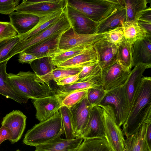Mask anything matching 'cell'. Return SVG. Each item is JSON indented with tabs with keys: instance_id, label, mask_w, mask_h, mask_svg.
Listing matches in <instances>:
<instances>
[{
	"instance_id": "1",
	"label": "cell",
	"mask_w": 151,
	"mask_h": 151,
	"mask_svg": "<svg viewBox=\"0 0 151 151\" xmlns=\"http://www.w3.org/2000/svg\"><path fill=\"white\" fill-rule=\"evenodd\" d=\"M151 122V78L143 76L131 102L122 130L126 138L136 132L144 123Z\"/></svg>"
},
{
	"instance_id": "2",
	"label": "cell",
	"mask_w": 151,
	"mask_h": 151,
	"mask_svg": "<svg viewBox=\"0 0 151 151\" xmlns=\"http://www.w3.org/2000/svg\"><path fill=\"white\" fill-rule=\"evenodd\" d=\"M36 75L30 71H20L17 74H8L6 82L15 91L23 98L35 99L56 94L50 85L36 80Z\"/></svg>"
},
{
	"instance_id": "3",
	"label": "cell",
	"mask_w": 151,
	"mask_h": 151,
	"mask_svg": "<svg viewBox=\"0 0 151 151\" xmlns=\"http://www.w3.org/2000/svg\"><path fill=\"white\" fill-rule=\"evenodd\" d=\"M64 133L61 116L58 111L51 117L28 130L23 142L26 145L35 147L60 137Z\"/></svg>"
},
{
	"instance_id": "4",
	"label": "cell",
	"mask_w": 151,
	"mask_h": 151,
	"mask_svg": "<svg viewBox=\"0 0 151 151\" xmlns=\"http://www.w3.org/2000/svg\"><path fill=\"white\" fill-rule=\"evenodd\" d=\"M67 5L100 23L124 6L122 0H67Z\"/></svg>"
},
{
	"instance_id": "5",
	"label": "cell",
	"mask_w": 151,
	"mask_h": 151,
	"mask_svg": "<svg viewBox=\"0 0 151 151\" xmlns=\"http://www.w3.org/2000/svg\"><path fill=\"white\" fill-rule=\"evenodd\" d=\"M99 105L104 106L109 105L113 108L116 122L118 127L121 128L127 118L130 108L124 84L106 91L105 96Z\"/></svg>"
},
{
	"instance_id": "6",
	"label": "cell",
	"mask_w": 151,
	"mask_h": 151,
	"mask_svg": "<svg viewBox=\"0 0 151 151\" xmlns=\"http://www.w3.org/2000/svg\"><path fill=\"white\" fill-rule=\"evenodd\" d=\"M97 106L101 107L105 132V138L113 151H123L125 148L124 135L116 124L114 111L109 105Z\"/></svg>"
},
{
	"instance_id": "7",
	"label": "cell",
	"mask_w": 151,
	"mask_h": 151,
	"mask_svg": "<svg viewBox=\"0 0 151 151\" xmlns=\"http://www.w3.org/2000/svg\"><path fill=\"white\" fill-rule=\"evenodd\" d=\"M67 0H24L15 10L41 18L65 9Z\"/></svg>"
},
{
	"instance_id": "8",
	"label": "cell",
	"mask_w": 151,
	"mask_h": 151,
	"mask_svg": "<svg viewBox=\"0 0 151 151\" xmlns=\"http://www.w3.org/2000/svg\"><path fill=\"white\" fill-rule=\"evenodd\" d=\"M71 27L65 12V14L59 20L50 25L36 37L30 40L19 41L11 52L10 58L53 35L64 32Z\"/></svg>"
},
{
	"instance_id": "9",
	"label": "cell",
	"mask_w": 151,
	"mask_h": 151,
	"mask_svg": "<svg viewBox=\"0 0 151 151\" xmlns=\"http://www.w3.org/2000/svg\"><path fill=\"white\" fill-rule=\"evenodd\" d=\"M131 70L117 60L108 68L101 70L100 85L106 91L118 87L125 83Z\"/></svg>"
},
{
	"instance_id": "10",
	"label": "cell",
	"mask_w": 151,
	"mask_h": 151,
	"mask_svg": "<svg viewBox=\"0 0 151 151\" xmlns=\"http://www.w3.org/2000/svg\"><path fill=\"white\" fill-rule=\"evenodd\" d=\"M105 37L104 33L90 35L78 34L71 27L61 35L59 43L60 52L81 45L93 46Z\"/></svg>"
},
{
	"instance_id": "11",
	"label": "cell",
	"mask_w": 151,
	"mask_h": 151,
	"mask_svg": "<svg viewBox=\"0 0 151 151\" xmlns=\"http://www.w3.org/2000/svg\"><path fill=\"white\" fill-rule=\"evenodd\" d=\"M65 13L71 27L76 33L82 35L97 33L99 23L68 5L65 9Z\"/></svg>"
},
{
	"instance_id": "12",
	"label": "cell",
	"mask_w": 151,
	"mask_h": 151,
	"mask_svg": "<svg viewBox=\"0 0 151 151\" xmlns=\"http://www.w3.org/2000/svg\"><path fill=\"white\" fill-rule=\"evenodd\" d=\"M62 98L56 94L42 98L32 99L36 109V119L40 122L44 121L54 115L62 106Z\"/></svg>"
},
{
	"instance_id": "13",
	"label": "cell",
	"mask_w": 151,
	"mask_h": 151,
	"mask_svg": "<svg viewBox=\"0 0 151 151\" xmlns=\"http://www.w3.org/2000/svg\"><path fill=\"white\" fill-rule=\"evenodd\" d=\"M94 106L89 103L86 96L70 108L72 116L73 134L75 138L81 137Z\"/></svg>"
},
{
	"instance_id": "14",
	"label": "cell",
	"mask_w": 151,
	"mask_h": 151,
	"mask_svg": "<svg viewBox=\"0 0 151 151\" xmlns=\"http://www.w3.org/2000/svg\"><path fill=\"white\" fill-rule=\"evenodd\" d=\"M104 38L93 45L101 70L108 68L117 61L118 47L106 41Z\"/></svg>"
},
{
	"instance_id": "15",
	"label": "cell",
	"mask_w": 151,
	"mask_h": 151,
	"mask_svg": "<svg viewBox=\"0 0 151 151\" xmlns=\"http://www.w3.org/2000/svg\"><path fill=\"white\" fill-rule=\"evenodd\" d=\"M27 117L19 110H13L3 118L1 124L11 132L12 137L9 140L13 144L21 138L25 128Z\"/></svg>"
},
{
	"instance_id": "16",
	"label": "cell",
	"mask_w": 151,
	"mask_h": 151,
	"mask_svg": "<svg viewBox=\"0 0 151 151\" xmlns=\"http://www.w3.org/2000/svg\"><path fill=\"white\" fill-rule=\"evenodd\" d=\"M81 137L84 139L105 138L104 122L99 106H95L92 109Z\"/></svg>"
},
{
	"instance_id": "17",
	"label": "cell",
	"mask_w": 151,
	"mask_h": 151,
	"mask_svg": "<svg viewBox=\"0 0 151 151\" xmlns=\"http://www.w3.org/2000/svg\"><path fill=\"white\" fill-rule=\"evenodd\" d=\"M63 33L53 35L23 51L35 56L37 58L53 57L60 52L59 43L61 35Z\"/></svg>"
},
{
	"instance_id": "18",
	"label": "cell",
	"mask_w": 151,
	"mask_h": 151,
	"mask_svg": "<svg viewBox=\"0 0 151 151\" xmlns=\"http://www.w3.org/2000/svg\"><path fill=\"white\" fill-rule=\"evenodd\" d=\"M10 22L18 35L25 34L32 29L39 22L40 18L33 14L13 12L9 15Z\"/></svg>"
},
{
	"instance_id": "19",
	"label": "cell",
	"mask_w": 151,
	"mask_h": 151,
	"mask_svg": "<svg viewBox=\"0 0 151 151\" xmlns=\"http://www.w3.org/2000/svg\"><path fill=\"white\" fill-rule=\"evenodd\" d=\"M83 139L81 137L72 140L59 137L35 146V151H76Z\"/></svg>"
},
{
	"instance_id": "20",
	"label": "cell",
	"mask_w": 151,
	"mask_h": 151,
	"mask_svg": "<svg viewBox=\"0 0 151 151\" xmlns=\"http://www.w3.org/2000/svg\"><path fill=\"white\" fill-rule=\"evenodd\" d=\"M151 67V63H139L131 71L124 84L130 106L137 88L143 77V73L146 69Z\"/></svg>"
},
{
	"instance_id": "21",
	"label": "cell",
	"mask_w": 151,
	"mask_h": 151,
	"mask_svg": "<svg viewBox=\"0 0 151 151\" xmlns=\"http://www.w3.org/2000/svg\"><path fill=\"white\" fill-rule=\"evenodd\" d=\"M133 67L139 63H151V37L137 40L132 45Z\"/></svg>"
},
{
	"instance_id": "22",
	"label": "cell",
	"mask_w": 151,
	"mask_h": 151,
	"mask_svg": "<svg viewBox=\"0 0 151 151\" xmlns=\"http://www.w3.org/2000/svg\"><path fill=\"white\" fill-rule=\"evenodd\" d=\"M65 9L40 18L39 22L32 29L25 34L19 36V41L30 40L39 35L50 25L59 20L65 13Z\"/></svg>"
},
{
	"instance_id": "23",
	"label": "cell",
	"mask_w": 151,
	"mask_h": 151,
	"mask_svg": "<svg viewBox=\"0 0 151 151\" xmlns=\"http://www.w3.org/2000/svg\"><path fill=\"white\" fill-rule=\"evenodd\" d=\"M97 61H98L97 54L93 45L83 52L58 64L56 67L58 68L83 67Z\"/></svg>"
},
{
	"instance_id": "24",
	"label": "cell",
	"mask_w": 151,
	"mask_h": 151,
	"mask_svg": "<svg viewBox=\"0 0 151 151\" xmlns=\"http://www.w3.org/2000/svg\"><path fill=\"white\" fill-rule=\"evenodd\" d=\"M146 124H143L139 130L125 140L126 151H151L145 139Z\"/></svg>"
},
{
	"instance_id": "25",
	"label": "cell",
	"mask_w": 151,
	"mask_h": 151,
	"mask_svg": "<svg viewBox=\"0 0 151 151\" xmlns=\"http://www.w3.org/2000/svg\"><path fill=\"white\" fill-rule=\"evenodd\" d=\"M126 13L124 6L110 15L99 25L97 33L108 32L118 27H123Z\"/></svg>"
},
{
	"instance_id": "26",
	"label": "cell",
	"mask_w": 151,
	"mask_h": 151,
	"mask_svg": "<svg viewBox=\"0 0 151 151\" xmlns=\"http://www.w3.org/2000/svg\"><path fill=\"white\" fill-rule=\"evenodd\" d=\"M8 61L0 63V94L19 103H26L28 100L18 95L6 82L8 73L6 68Z\"/></svg>"
},
{
	"instance_id": "27",
	"label": "cell",
	"mask_w": 151,
	"mask_h": 151,
	"mask_svg": "<svg viewBox=\"0 0 151 151\" xmlns=\"http://www.w3.org/2000/svg\"><path fill=\"white\" fill-rule=\"evenodd\" d=\"M125 8V22H138L143 13L147 8V0H122Z\"/></svg>"
},
{
	"instance_id": "28",
	"label": "cell",
	"mask_w": 151,
	"mask_h": 151,
	"mask_svg": "<svg viewBox=\"0 0 151 151\" xmlns=\"http://www.w3.org/2000/svg\"><path fill=\"white\" fill-rule=\"evenodd\" d=\"M83 67H76L66 68L56 67L50 73L41 76H36V80L41 83H45L49 85V82L66 77L79 74Z\"/></svg>"
},
{
	"instance_id": "29",
	"label": "cell",
	"mask_w": 151,
	"mask_h": 151,
	"mask_svg": "<svg viewBox=\"0 0 151 151\" xmlns=\"http://www.w3.org/2000/svg\"><path fill=\"white\" fill-rule=\"evenodd\" d=\"M123 28L124 39L132 45L137 40L144 38L147 36V32L137 22H125Z\"/></svg>"
},
{
	"instance_id": "30",
	"label": "cell",
	"mask_w": 151,
	"mask_h": 151,
	"mask_svg": "<svg viewBox=\"0 0 151 151\" xmlns=\"http://www.w3.org/2000/svg\"><path fill=\"white\" fill-rule=\"evenodd\" d=\"M76 151H113L106 139H84Z\"/></svg>"
},
{
	"instance_id": "31",
	"label": "cell",
	"mask_w": 151,
	"mask_h": 151,
	"mask_svg": "<svg viewBox=\"0 0 151 151\" xmlns=\"http://www.w3.org/2000/svg\"><path fill=\"white\" fill-rule=\"evenodd\" d=\"M52 57H44L37 58L30 63V66L37 76H43L55 68Z\"/></svg>"
},
{
	"instance_id": "32",
	"label": "cell",
	"mask_w": 151,
	"mask_h": 151,
	"mask_svg": "<svg viewBox=\"0 0 151 151\" xmlns=\"http://www.w3.org/2000/svg\"><path fill=\"white\" fill-rule=\"evenodd\" d=\"M132 45L125 39L118 46L117 60L122 65L131 70L133 67Z\"/></svg>"
},
{
	"instance_id": "33",
	"label": "cell",
	"mask_w": 151,
	"mask_h": 151,
	"mask_svg": "<svg viewBox=\"0 0 151 151\" xmlns=\"http://www.w3.org/2000/svg\"><path fill=\"white\" fill-rule=\"evenodd\" d=\"M100 86H101L93 82H76L69 85L59 86L58 89L57 90L56 94L59 95L63 99L65 95L73 92Z\"/></svg>"
},
{
	"instance_id": "34",
	"label": "cell",
	"mask_w": 151,
	"mask_h": 151,
	"mask_svg": "<svg viewBox=\"0 0 151 151\" xmlns=\"http://www.w3.org/2000/svg\"><path fill=\"white\" fill-rule=\"evenodd\" d=\"M92 46L81 45L69 49L64 52H59L52 57L53 62L56 67L58 64L83 52Z\"/></svg>"
},
{
	"instance_id": "35",
	"label": "cell",
	"mask_w": 151,
	"mask_h": 151,
	"mask_svg": "<svg viewBox=\"0 0 151 151\" xmlns=\"http://www.w3.org/2000/svg\"><path fill=\"white\" fill-rule=\"evenodd\" d=\"M58 111L61 115L66 139H74L75 138L73 132L72 116L70 109L65 106H62Z\"/></svg>"
},
{
	"instance_id": "36",
	"label": "cell",
	"mask_w": 151,
	"mask_h": 151,
	"mask_svg": "<svg viewBox=\"0 0 151 151\" xmlns=\"http://www.w3.org/2000/svg\"><path fill=\"white\" fill-rule=\"evenodd\" d=\"M19 41L18 35L0 41V63L10 59L11 52Z\"/></svg>"
},
{
	"instance_id": "37",
	"label": "cell",
	"mask_w": 151,
	"mask_h": 151,
	"mask_svg": "<svg viewBox=\"0 0 151 151\" xmlns=\"http://www.w3.org/2000/svg\"><path fill=\"white\" fill-rule=\"evenodd\" d=\"M88 89L75 91L65 95L62 99V106L70 108L86 96Z\"/></svg>"
},
{
	"instance_id": "38",
	"label": "cell",
	"mask_w": 151,
	"mask_h": 151,
	"mask_svg": "<svg viewBox=\"0 0 151 151\" xmlns=\"http://www.w3.org/2000/svg\"><path fill=\"white\" fill-rule=\"evenodd\" d=\"M106 92L101 86L93 87L88 89L86 98L91 105L97 106L100 104Z\"/></svg>"
},
{
	"instance_id": "39",
	"label": "cell",
	"mask_w": 151,
	"mask_h": 151,
	"mask_svg": "<svg viewBox=\"0 0 151 151\" xmlns=\"http://www.w3.org/2000/svg\"><path fill=\"white\" fill-rule=\"evenodd\" d=\"M104 33L105 40L117 47L124 40L123 27H118Z\"/></svg>"
},
{
	"instance_id": "40",
	"label": "cell",
	"mask_w": 151,
	"mask_h": 151,
	"mask_svg": "<svg viewBox=\"0 0 151 151\" xmlns=\"http://www.w3.org/2000/svg\"><path fill=\"white\" fill-rule=\"evenodd\" d=\"M17 34L10 22H0V41L15 37Z\"/></svg>"
},
{
	"instance_id": "41",
	"label": "cell",
	"mask_w": 151,
	"mask_h": 151,
	"mask_svg": "<svg viewBox=\"0 0 151 151\" xmlns=\"http://www.w3.org/2000/svg\"><path fill=\"white\" fill-rule=\"evenodd\" d=\"M19 0H0V14L9 15L19 5Z\"/></svg>"
},
{
	"instance_id": "42",
	"label": "cell",
	"mask_w": 151,
	"mask_h": 151,
	"mask_svg": "<svg viewBox=\"0 0 151 151\" xmlns=\"http://www.w3.org/2000/svg\"><path fill=\"white\" fill-rule=\"evenodd\" d=\"M79 79L78 74L66 77L54 81L59 86L69 85L77 82Z\"/></svg>"
},
{
	"instance_id": "43",
	"label": "cell",
	"mask_w": 151,
	"mask_h": 151,
	"mask_svg": "<svg viewBox=\"0 0 151 151\" xmlns=\"http://www.w3.org/2000/svg\"><path fill=\"white\" fill-rule=\"evenodd\" d=\"M37 58L33 55L27 54L24 51L19 53L18 61L22 64L30 63Z\"/></svg>"
},
{
	"instance_id": "44",
	"label": "cell",
	"mask_w": 151,
	"mask_h": 151,
	"mask_svg": "<svg viewBox=\"0 0 151 151\" xmlns=\"http://www.w3.org/2000/svg\"><path fill=\"white\" fill-rule=\"evenodd\" d=\"M12 137V134L10 129L2 125L0 128V145L6 140H10Z\"/></svg>"
},
{
	"instance_id": "45",
	"label": "cell",
	"mask_w": 151,
	"mask_h": 151,
	"mask_svg": "<svg viewBox=\"0 0 151 151\" xmlns=\"http://www.w3.org/2000/svg\"><path fill=\"white\" fill-rule=\"evenodd\" d=\"M138 23L147 32V36L151 37V22L139 19Z\"/></svg>"
},
{
	"instance_id": "46",
	"label": "cell",
	"mask_w": 151,
	"mask_h": 151,
	"mask_svg": "<svg viewBox=\"0 0 151 151\" xmlns=\"http://www.w3.org/2000/svg\"><path fill=\"white\" fill-rule=\"evenodd\" d=\"M145 139L149 147L151 149V122L146 124Z\"/></svg>"
},
{
	"instance_id": "47",
	"label": "cell",
	"mask_w": 151,
	"mask_h": 151,
	"mask_svg": "<svg viewBox=\"0 0 151 151\" xmlns=\"http://www.w3.org/2000/svg\"><path fill=\"white\" fill-rule=\"evenodd\" d=\"M15 151H21V150H19V149H17V150H16Z\"/></svg>"
},
{
	"instance_id": "48",
	"label": "cell",
	"mask_w": 151,
	"mask_h": 151,
	"mask_svg": "<svg viewBox=\"0 0 151 151\" xmlns=\"http://www.w3.org/2000/svg\"><path fill=\"white\" fill-rule=\"evenodd\" d=\"M123 151H126L125 149H124Z\"/></svg>"
}]
</instances>
